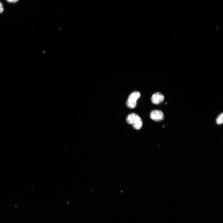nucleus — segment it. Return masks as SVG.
<instances>
[{
    "instance_id": "obj_3",
    "label": "nucleus",
    "mask_w": 223,
    "mask_h": 223,
    "mask_svg": "<svg viewBox=\"0 0 223 223\" xmlns=\"http://www.w3.org/2000/svg\"><path fill=\"white\" fill-rule=\"evenodd\" d=\"M150 117L154 121H160L163 120L164 114L161 110H155L151 112L150 114Z\"/></svg>"
},
{
    "instance_id": "obj_2",
    "label": "nucleus",
    "mask_w": 223,
    "mask_h": 223,
    "mask_svg": "<svg viewBox=\"0 0 223 223\" xmlns=\"http://www.w3.org/2000/svg\"><path fill=\"white\" fill-rule=\"evenodd\" d=\"M141 94L138 91L132 92L129 96L126 102L127 107L131 109L135 108L137 105V101L140 98Z\"/></svg>"
},
{
    "instance_id": "obj_4",
    "label": "nucleus",
    "mask_w": 223,
    "mask_h": 223,
    "mask_svg": "<svg viewBox=\"0 0 223 223\" xmlns=\"http://www.w3.org/2000/svg\"><path fill=\"white\" fill-rule=\"evenodd\" d=\"M164 99V95L162 94L157 92L152 95L151 98V101L153 104L159 105L163 102Z\"/></svg>"
},
{
    "instance_id": "obj_1",
    "label": "nucleus",
    "mask_w": 223,
    "mask_h": 223,
    "mask_svg": "<svg viewBox=\"0 0 223 223\" xmlns=\"http://www.w3.org/2000/svg\"><path fill=\"white\" fill-rule=\"evenodd\" d=\"M126 121L129 124L132 125L133 128L137 130L141 129L143 125L141 118L137 114L132 113L127 117Z\"/></svg>"
},
{
    "instance_id": "obj_6",
    "label": "nucleus",
    "mask_w": 223,
    "mask_h": 223,
    "mask_svg": "<svg viewBox=\"0 0 223 223\" xmlns=\"http://www.w3.org/2000/svg\"><path fill=\"white\" fill-rule=\"evenodd\" d=\"M4 7L3 3L0 1V14H2L4 11Z\"/></svg>"
},
{
    "instance_id": "obj_5",
    "label": "nucleus",
    "mask_w": 223,
    "mask_h": 223,
    "mask_svg": "<svg viewBox=\"0 0 223 223\" xmlns=\"http://www.w3.org/2000/svg\"><path fill=\"white\" fill-rule=\"evenodd\" d=\"M216 122L218 125H221L223 123V113H220L217 117Z\"/></svg>"
},
{
    "instance_id": "obj_7",
    "label": "nucleus",
    "mask_w": 223,
    "mask_h": 223,
    "mask_svg": "<svg viewBox=\"0 0 223 223\" xmlns=\"http://www.w3.org/2000/svg\"><path fill=\"white\" fill-rule=\"evenodd\" d=\"M6 1L10 3H15L18 2L19 1L18 0H13V1H11V0H9V1L8 0H8H7Z\"/></svg>"
}]
</instances>
